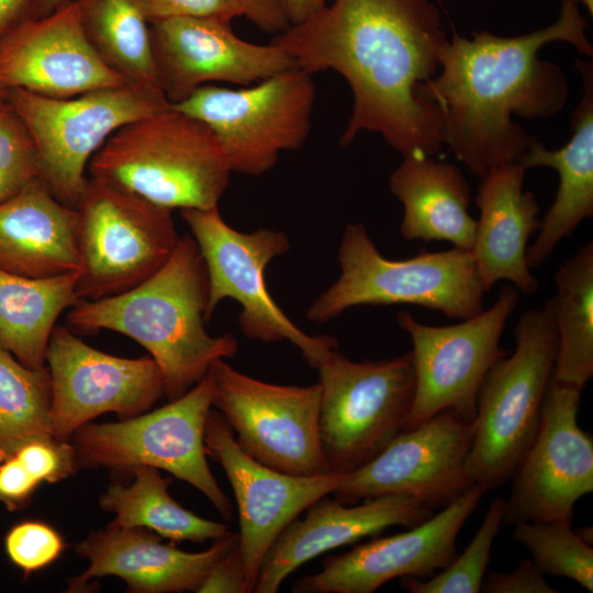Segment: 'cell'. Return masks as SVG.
I'll list each match as a JSON object with an SVG mask.
<instances>
[{
	"label": "cell",
	"instance_id": "cell-1",
	"mask_svg": "<svg viewBox=\"0 0 593 593\" xmlns=\"http://www.w3.org/2000/svg\"><path fill=\"white\" fill-rule=\"evenodd\" d=\"M448 42L430 0H334L270 43L310 75L334 70L349 85L353 110L340 145L377 133L403 157L443 147L438 105L423 94Z\"/></svg>",
	"mask_w": 593,
	"mask_h": 593
},
{
	"label": "cell",
	"instance_id": "cell-2",
	"mask_svg": "<svg viewBox=\"0 0 593 593\" xmlns=\"http://www.w3.org/2000/svg\"><path fill=\"white\" fill-rule=\"evenodd\" d=\"M588 22L573 0H562L552 24L519 36L454 33L443 48L437 75L423 87L441 115L444 144L472 174L517 163L534 136L513 115L547 119L564 107L569 88L562 69L539 58L551 42L593 55Z\"/></svg>",
	"mask_w": 593,
	"mask_h": 593
},
{
	"label": "cell",
	"instance_id": "cell-3",
	"mask_svg": "<svg viewBox=\"0 0 593 593\" xmlns=\"http://www.w3.org/2000/svg\"><path fill=\"white\" fill-rule=\"evenodd\" d=\"M208 300L204 261L193 237L184 234L147 280L115 295L80 300L66 320L71 331H112L142 345L158 365L164 395L171 401L195 385L214 361L237 353L233 335L212 336L205 329Z\"/></svg>",
	"mask_w": 593,
	"mask_h": 593
},
{
	"label": "cell",
	"instance_id": "cell-4",
	"mask_svg": "<svg viewBox=\"0 0 593 593\" xmlns=\"http://www.w3.org/2000/svg\"><path fill=\"white\" fill-rule=\"evenodd\" d=\"M88 171L170 210L219 208L232 174L214 133L170 105L116 130Z\"/></svg>",
	"mask_w": 593,
	"mask_h": 593
},
{
	"label": "cell",
	"instance_id": "cell-5",
	"mask_svg": "<svg viewBox=\"0 0 593 593\" xmlns=\"http://www.w3.org/2000/svg\"><path fill=\"white\" fill-rule=\"evenodd\" d=\"M340 275L307 309L306 318L326 323L361 305L411 304L465 320L483 310L485 290L470 250L452 247L414 257H383L361 223L348 224L338 251Z\"/></svg>",
	"mask_w": 593,
	"mask_h": 593
},
{
	"label": "cell",
	"instance_id": "cell-6",
	"mask_svg": "<svg viewBox=\"0 0 593 593\" xmlns=\"http://www.w3.org/2000/svg\"><path fill=\"white\" fill-rule=\"evenodd\" d=\"M514 337L513 354L492 366L477 401L467 471L485 492L511 480L533 443L555 367L558 336L545 306L522 313Z\"/></svg>",
	"mask_w": 593,
	"mask_h": 593
},
{
	"label": "cell",
	"instance_id": "cell-7",
	"mask_svg": "<svg viewBox=\"0 0 593 593\" xmlns=\"http://www.w3.org/2000/svg\"><path fill=\"white\" fill-rule=\"evenodd\" d=\"M5 101L33 142L40 177L53 194L77 208L88 184L92 156L120 127L169 107L155 86L126 82L70 98L12 88Z\"/></svg>",
	"mask_w": 593,
	"mask_h": 593
},
{
	"label": "cell",
	"instance_id": "cell-8",
	"mask_svg": "<svg viewBox=\"0 0 593 593\" xmlns=\"http://www.w3.org/2000/svg\"><path fill=\"white\" fill-rule=\"evenodd\" d=\"M314 369L320 376L323 456L328 472L347 474L405 429L415 392L412 356L354 361L337 347L326 350Z\"/></svg>",
	"mask_w": 593,
	"mask_h": 593
},
{
	"label": "cell",
	"instance_id": "cell-9",
	"mask_svg": "<svg viewBox=\"0 0 593 593\" xmlns=\"http://www.w3.org/2000/svg\"><path fill=\"white\" fill-rule=\"evenodd\" d=\"M213 380L208 372L168 404L115 423H87L72 435L79 466L132 472L148 466L189 483L224 519L233 516L230 499L208 460L204 430L212 407Z\"/></svg>",
	"mask_w": 593,
	"mask_h": 593
},
{
	"label": "cell",
	"instance_id": "cell-10",
	"mask_svg": "<svg viewBox=\"0 0 593 593\" xmlns=\"http://www.w3.org/2000/svg\"><path fill=\"white\" fill-rule=\"evenodd\" d=\"M76 209L78 301L115 295L147 280L169 260L181 237L172 210L101 179L89 178Z\"/></svg>",
	"mask_w": 593,
	"mask_h": 593
},
{
	"label": "cell",
	"instance_id": "cell-11",
	"mask_svg": "<svg viewBox=\"0 0 593 593\" xmlns=\"http://www.w3.org/2000/svg\"><path fill=\"white\" fill-rule=\"evenodd\" d=\"M180 214L206 269V321L223 300L232 299L240 305L238 325L246 337L262 343L290 342L312 368L326 350L339 346L334 337L312 336L299 328L268 292L266 267L290 249L286 233L270 228L239 232L223 220L219 208L184 209Z\"/></svg>",
	"mask_w": 593,
	"mask_h": 593
},
{
	"label": "cell",
	"instance_id": "cell-12",
	"mask_svg": "<svg viewBox=\"0 0 593 593\" xmlns=\"http://www.w3.org/2000/svg\"><path fill=\"white\" fill-rule=\"evenodd\" d=\"M312 76L295 67L239 89L205 85L169 105L214 133L232 172L261 176L282 152L305 143L316 97Z\"/></svg>",
	"mask_w": 593,
	"mask_h": 593
},
{
	"label": "cell",
	"instance_id": "cell-13",
	"mask_svg": "<svg viewBox=\"0 0 593 593\" xmlns=\"http://www.w3.org/2000/svg\"><path fill=\"white\" fill-rule=\"evenodd\" d=\"M212 406L238 446L256 461L293 475L327 473L320 439L321 387L275 384L234 369L224 359L209 371Z\"/></svg>",
	"mask_w": 593,
	"mask_h": 593
},
{
	"label": "cell",
	"instance_id": "cell-14",
	"mask_svg": "<svg viewBox=\"0 0 593 593\" xmlns=\"http://www.w3.org/2000/svg\"><path fill=\"white\" fill-rule=\"evenodd\" d=\"M518 292L514 286H504L489 309L448 326L423 324L407 311L398 313L396 322L412 342L415 374L405 429L445 410L474 421L482 382L492 366L507 355L500 342L519 301Z\"/></svg>",
	"mask_w": 593,
	"mask_h": 593
},
{
	"label": "cell",
	"instance_id": "cell-15",
	"mask_svg": "<svg viewBox=\"0 0 593 593\" xmlns=\"http://www.w3.org/2000/svg\"><path fill=\"white\" fill-rule=\"evenodd\" d=\"M581 390L550 381L537 433L512 479L503 523L572 525L575 503L593 491V439L578 424Z\"/></svg>",
	"mask_w": 593,
	"mask_h": 593
},
{
	"label": "cell",
	"instance_id": "cell-16",
	"mask_svg": "<svg viewBox=\"0 0 593 593\" xmlns=\"http://www.w3.org/2000/svg\"><path fill=\"white\" fill-rule=\"evenodd\" d=\"M473 422L445 410L402 430L372 460L349 472L333 492L344 504L406 494L428 508L445 507L473 485L467 460Z\"/></svg>",
	"mask_w": 593,
	"mask_h": 593
},
{
	"label": "cell",
	"instance_id": "cell-17",
	"mask_svg": "<svg viewBox=\"0 0 593 593\" xmlns=\"http://www.w3.org/2000/svg\"><path fill=\"white\" fill-rule=\"evenodd\" d=\"M52 380L53 435L69 440L104 413L120 419L145 413L164 395V379L152 357L123 358L98 350L66 326L52 332L46 361Z\"/></svg>",
	"mask_w": 593,
	"mask_h": 593
},
{
	"label": "cell",
	"instance_id": "cell-18",
	"mask_svg": "<svg viewBox=\"0 0 593 593\" xmlns=\"http://www.w3.org/2000/svg\"><path fill=\"white\" fill-rule=\"evenodd\" d=\"M206 455L217 462L232 486L238 512V548L247 593L254 592L262 560L281 532L318 499L332 494L346 474L293 475L248 456L217 412L204 430Z\"/></svg>",
	"mask_w": 593,
	"mask_h": 593
},
{
	"label": "cell",
	"instance_id": "cell-19",
	"mask_svg": "<svg viewBox=\"0 0 593 593\" xmlns=\"http://www.w3.org/2000/svg\"><path fill=\"white\" fill-rule=\"evenodd\" d=\"M485 493L473 484L438 514L406 532L328 556L316 573L301 577L292 592L372 593L396 578L433 577L458 555V534Z\"/></svg>",
	"mask_w": 593,
	"mask_h": 593
},
{
	"label": "cell",
	"instance_id": "cell-20",
	"mask_svg": "<svg viewBox=\"0 0 593 593\" xmlns=\"http://www.w3.org/2000/svg\"><path fill=\"white\" fill-rule=\"evenodd\" d=\"M149 31L157 83L169 104L205 85L250 86L298 67L277 45L245 41L217 19L169 18L150 23Z\"/></svg>",
	"mask_w": 593,
	"mask_h": 593
},
{
	"label": "cell",
	"instance_id": "cell-21",
	"mask_svg": "<svg viewBox=\"0 0 593 593\" xmlns=\"http://www.w3.org/2000/svg\"><path fill=\"white\" fill-rule=\"evenodd\" d=\"M0 82L51 98H70L127 81L109 68L82 31L75 0L27 19L0 36Z\"/></svg>",
	"mask_w": 593,
	"mask_h": 593
},
{
	"label": "cell",
	"instance_id": "cell-22",
	"mask_svg": "<svg viewBox=\"0 0 593 593\" xmlns=\"http://www.w3.org/2000/svg\"><path fill=\"white\" fill-rule=\"evenodd\" d=\"M276 538L259 569L256 593H276L283 581L313 558L392 526L414 527L434 515L406 494H388L356 504L318 499Z\"/></svg>",
	"mask_w": 593,
	"mask_h": 593
},
{
	"label": "cell",
	"instance_id": "cell-23",
	"mask_svg": "<svg viewBox=\"0 0 593 593\" xmlns=\"http://www.w3.org/2000/svg\"><path fill=\"white\" fill-rule=\"evenodd\" d=\"M237 541L232 534L204 551L187 552L146 528L109 525L76 546L88 568L69 584V592L83 591L94 578L115 575L130 592L171 593L198 592L215 561Z\"/></svg>",
	"mask_w": 593,
	"mask_h": 593
},
{
	"label": "cell",
	"instance_id": "cell-24",
	"mask_svg": "<svg viewBox=\"0 0 593 593\" xmlns=\"http://www.w3.org/2000/svg\"><path fill=\"white\" fill-rule=\"evenodd\" d=\"M525 172L512 163L480 178L475 197L480 215L470 251L485 292L501 280L525 294L538 289L526 251L529 237L540 226V208L534 193L523 189Z\"/></svg>",
	"mask_w": 593,
	"mask_h": 593
},
{
	"label": "cell",
	"instance_id": "cell-25",
	"mask_svg": "<svg viewBox=\"0 0 593 593\" xmlns=\"http://www.w3.org/2000/svg\"><path fill=\"white\" fill-rule=\"evenodd\" d=\"M79 215L36 178L0 202V269L49 278L80 271Z\"/></svg>",
	"mask_w": 593,
	"mask_h": 593
},
{
	"label": "cell",
	"instance_id": "cell-26",
	"mask_svg": "<svg viewBox=\"0 0 593 593\" xmlns=\"http://www.w3.org/2000/svg\"><path fill=\"white\" fill-rule=\"evenodd\" d=\"M577 68L582 75L583 94L571 116V138L551 150L534 136L517 160L525 170L549 167L559 175L556 198L540 220L535 242L527 247L530 269L542 265L563 238L593 215V68L592 63L583 60H577Z\"/></svg>",
	"mask_w": 593,
	"mask_h": 593
},
{
	"label": "cell",
	"instance_id": "cell-27",
	"mask_svg": "<svg viewBox=\"0 0 593 593\" xmlns=\"http://www.w3.org/2000/svg\"><path fill=\"white\" fill-rule=\"evenodd\" d=\"M403 205L401 235L407 240H447L471 250L475 220L469 213L470 187L452 163L429 156L404 157L389 179Z\"/></svg>",
	"mask_w": 593,
	"mask_h": 593
},
{
	"label": "cell",
	"instance_id": "cell-28",
	"mask_svg": "<svg viewBox=\"0 0 593 593\" xmlns=\"http://www.w3.org/2000/svg\"><path fill=\"white\" fill-rule=\"evenodd\" d=\"M78 272L27 278L0 269V348L40 368L57 318L78 302Z\"/></svg>",
	"mask_w": 593,
	"mask_h": 593
},
{
	"label": "cell",
	"instance_id": "cell-29",
	"mask_svg": "<svg viewBox=\"0 0 593 593\" xmlns=\"http://www.w3.org/2000/svg\"><path fill=\"white\" fill-rule=\"evenodd\" d=\"M544 305L558 336L551 381L582 391L593 376V244L585 243L555 275Z\"/></svg>",
	"mask_w": 593,
	"mask_h": 593
},
{
	"label": "cell",
	"instance_id": "cell-30",
	"mask_svg": "<svg viewBox=\"0 0 593 593\" xmlns=\"http://www.w3.org/2000/svg\"><path fill=\"white\" fill-rule=\"evenodd\" d=\"M130 484L111 483L100 495L99 505L114 514L118 527H139L171 541L220 540L233 533L230 526L203 518L177 503L168 492L170 480L154 467H137Z\"/></svg>",
	"mask_w": 593,
	"mask_h": 593
},
{
	"label": "cell",
	"instance_id": "cell-31",
	"mask_svg": "<svg viewBox=\"0 0 593 593\" xmlns=\"http://www.w3.org/2000/svg\"><path fill=\"white\" fill-rule=\"evenodd\" d=\"M92 49L131 83L155 86L149 22L134 0H75Z\"/></svg>",
	"mask_w": 593,
	"mask_h": 593
},
{
	"label": "cell",
	"instance_id": "cell-32",
	"mask_svg": "<svg viewBox=\"0 0 593 593\" xmlns=\"http://www.w3.org/2000/svg\"><path fill=\"white\" fill-rule=\"evenodd\" d=\"M51 407L47 366L29 368L0 348V449L12 455L30 439L54 436Z\"/></svg>",
	"mask_w": 593,
	"mask_h": 593
},
{
	"label": "cell",
	"instance_id": "cell-33",
	"mask_svg": "<svg viewBox=\"0 0 593 593\" xmlns=\"http://www.w3.org/2000/svg\"><path fill=\"white\" fill-rule=\"evenodd\" d=\"M512 537L544 574L563 577L593 592V548L563 523L518 522Z\"/></svg>",
	"mask_w": 593,
	"mask_h": 593
},
{
	"label": "cell",
	"instance_id": "cell-34",
	"mask_svg": "<svg viewBox=\"0 0 593 593\" xmlns=\"http://www.w3.org/2000/svg\"><path fill=\"white\" fill-rule=\"evenodd\" d=\"M505 512V497L497 496L468 547L433 577L401 578V585L411 593H478L481 592L493 541L501 528Z\"/></svg>",
	"mask_w": 593,
	"mask_h": 593
},
{
	"label": "cell",
	"instance_id": "cell-35",
	"mask_svg": "<svg viewBox=\"0 0 593 593\" xmlns=\"http://www.w3.org/2000/svg\"><path fill=\"white\" fill-rule=\"evenodd\" d=\"M38 177L40 169L31 136L4 100L0 103V202Z\"/></svg>",
	"mask_w": 593,
	"mask_h": 593
},
{
	"label": "cell",
	"instance_id": "cell-36",
	"mask_svg": "<svg viewBox=\"0 0 593 593\" xmlns=\"http://www.w3.org/2000/svg\"><path fill=\"white\" fill-rule=\"evenodd\" d=\"M4 546L10 560L25 573H32L55 561L64 548V542L51 526L27 521L9 530Z\"/></svg>",
	"mask_w": 593,
	"mask_h": 593
},
{
	"label": "cell",
	"instance_id": "cell-37",
	"mask_svg": "<svg viewBox=\"0 0 593 593\" xmlns=\"http://www.w3.org/2000/svg\"><path fill=\"white\" fill-rule=\"evenodd\" d=\"M12 455L40 483L59 482L72 474L79 466L72 444L54 436L30 439Z\"/></svg>",
	"mask_w": 593,
	"mask_h": 593
},
{
	"label": "cell",
	"instance_id": "cell-38",
	"mask_svg": "<svg viewBox=\"0 0 593 593\" xmlns=\"http://www.w3.org/2000/svg\"><path fill=\"white\" fill-rule=\"evenodd\" d=\"M149 23L177 16L212 18L231 23L243 16L237 0H134Z\"/></svg>",
	"mask_w": 593,
	"mask_h": 593
},
{
	"label": "cell",
	"instance_id": "cell-39",
	"mask_svg": "<svg viewBox=\"0 0 593 593\" xmlns=\"http://www.w3.org/2000/svg\"><path fill=\"white\" fill-rule=\"evenodd\" d=\"M484 593H556L532 559H525L511 572L490 571L482 582Z\"/></svg>",
	"mask_w": 593,
	"mask_h": 593
},
{
	"label": "cell",
	"instance_id": "cell-40",
	"mask_svg": "<svg viewBox=\"0 0 593 593\" xmlns=\"http://www.w3.org/2000/svg\"><path fill=\"white\" fill-rule=\"evenodd\" d=\"M199 593H247L243 560L236 544L212 566Z\"/></svg>",
	"mask_w": 593,
	"mask_h": 593
},
{
	"label": "cell",
	"instance_id": "cell-41",
	"mask_svg": "<svg viewBox=\"0 0 593 593\" xmlns=\"http://www.w3.org/2000/svg\"><path fill=\"white\" fill-rule=\"evenodd\" d=\"M38 484L14 455L0 463V502L10 511L29 501Z\"/></svg>",
	"mask_w": 593,
	"mask_h": 593
},
{
	"label": "cell",
	"instance_id": "cell-42",
	"mask_svg": "<svg viewBox=\"0 0 593 593\" xmlns=\"http://www.w3.org/2000/svg\"><path fill=\"white\" fill-rule=\"evenodd\" d=\"M243 16L266 33L278 34L290 23L283 0H237Z\"/></svg>",
	"mask_w": 593,
	"mask_h": 593
},
{
	"label": "cell",
	"instance_id": "cell-43",
	"mask_svg": "<svg viewBox=\"0 0 593 593\" xmlns=\"http://www.w3.org/2000/svg\"><path fill=\"white\" fill-rule=\"evenodd\" d=\"M34 0H0V36L21 22L33 19Z\"/></svg>",
	"mask_w": 593,
	"mask_h": 593
},
{
	"label": "cell",
	"instance_id": "cell-44",
	"mask_svg": "<svg viewBox=\"0 0 593 593\" xmlns=\"http://www.w3.org/2000/svg\"><path fill=\"white\" fill-rule=\"evenodd\" d=\"M283 1H284V7H286L290 25L300 23L309 19L310 16H312L314 13H316L318 10H321L323 7L326 5V0H283Z\"/></svg>",
	"mask_w": 593,
	"mask_h": 593
},
{
	"label": "cell",
	"instance_id": "cell-45",
	"mask_svg": "<svg viewBox=\"0 0 593 593\" xmlns=\"http://www.w3.org/2000/svg\"><path fill=\"white\" fill-rule=\"evenodd\" d=\"M71 0H34L32 18L46 16Z\"/></svg>",
	"mask_w": 593,
	"mask_h": 593
},
{
	"label": "cell",
	"instance_id": "cell-46",
	"mask_svg": "<svg viewBox=\"0 0 593 593\" xmlns=\"http://www.w3.org/2000/svg\"><path fill=\"white\" fill-rule=\"evenodd\" d=\"M592 532H593L592 527H581V528L575 529V533L580 536V538L591 546L593 544Z\"/></svg>",
	"mask_w": 593,
	"mask_h": 593
},
{
	"label": "cell",
	"instance_id": "cell-47",
	"mask_svg": "<svg viewBox=\"0 0 593 593\" xmlns=\"http://www.w3.org/2000/svg\"><path fill=\"white\" fill-rule=\"evenodd\" d=\"M574 2H577L578 4H583L588 11L590 12V14L593 13V0H573Z\"/></svg>",
	"mask_w": 593,
	"mask_h": 593
},
{
	"label": "cell",
	"instance_id": "cell-48",
	"mask_svg": "<svg viewBox=\"0 0 593 593\" xmlns=\"http://www.w3.org/2000/svg\"><path fill=\"white\" fill-rule=\"evenodd\" d=\"M8 88L0 82V103L5 100Z\"/></svg>",
	"mask_w": 593,
	"mask_h": 593
},
{
	"label": "cell",
	"instance_id": "cell-49",
	"mask_svg": "<svg viewBox=\"0 0 593 593\" xmlns=\"http://www.w3.org/2000/svg\"><path fill=\"white\" fill-rule=\"evenodd\" d=\"M8 456H9V455H8L4 450L0 449V463H1Z\"/></svg>",
	"mask_w": 593,
	"mask_h": 593
}]
</instances>
